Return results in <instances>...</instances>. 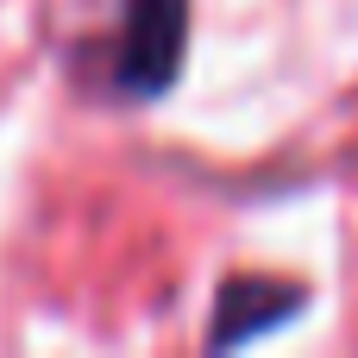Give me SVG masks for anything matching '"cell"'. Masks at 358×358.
Wrapping results in <instances>:
<instances>
[{
    "mask_svg": "<svg viewBox=\"0 0 358 358\" xmlns=\"http://www.w3.org/2000/svg\"><path fill=\"white\" fill-rule=\"evenodd\" d=\"M189 44V0H126L120 38H113V88L126 101H157Z\"/></svg>",
    "mask_w": 358,
    "mask_h": 358,
    "instance_id": "obj_1",
    "label": "cell"
},
{
    "mask_svg": "<svg viewBox=\"0 0 358 358\" xmlns=\"http://www.w3.org/2000/svg\"><path fill=\"white\" fill-rule=\"evenodd\" d=\"M302 302V289L289 283H271V277H239L220 289V315H214V346H239V340H258L271 321H289Z\"/></svg>",
    "mask_w": 358,
    "mask_h": 358,
    "instance_id": "obj_2",
    "label": "cell"
}]
</instances>
